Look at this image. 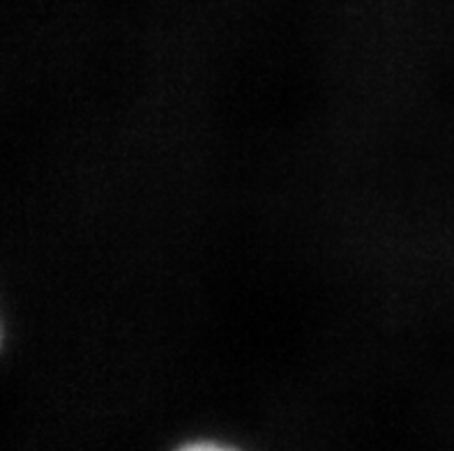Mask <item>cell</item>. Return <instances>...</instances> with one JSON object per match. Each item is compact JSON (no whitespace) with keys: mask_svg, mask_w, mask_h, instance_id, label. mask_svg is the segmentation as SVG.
Masks as SVG:
<instances>
[{"mask_svg":"<svg viewBox=\"0 0 454 451\" xmlns=\"http://www.w3.org/2000/svg\"><path fill=\"white\" fill-rule=\"evenodd\" d=\"M176 451H238L229 445H222V442H215V440H194V442H187V445L178 447Z\"/></svg>","mask_w":454,"mask_h":451,"instance_id":"6da1fadb","label":"cell"},{"mask_svg":"<svg viewBox=\"0 0 454 451\" xmlns=\"http://www.w3.org/2000/svg\"><path fill=\"white\" fill-rule=\"evenodd\" d=\"M0 348H3V327H0Z\"/></svg>","mask_w":454,"mask_h":451,"instance_id":"7a4b0ae2","label":"cell"}]
</instances>
